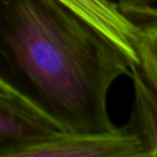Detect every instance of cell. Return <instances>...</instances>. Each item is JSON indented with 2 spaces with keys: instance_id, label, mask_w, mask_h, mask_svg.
<instances>
[{
  "instance_id": "1",
  "label": "cell",
  "mask_w": 157,
  "mask_h": 157,
  "mask_svg": "<svg viewBox=\"0 0 157 157\" xmlns=\"http://www.w3.org/2000/svg\"><path fill=\"white\" fill-rule=\"evenodd\" d=\"M132 66L60 0H0V78L63 131L116 128L108 96Z\"/></svg>"
},
{
  "instance_id": "2",
  "label": "cell",
  "mask_w": 157,
  "mask_h": 157,
  "mask_svg": "<svg viewBox=\"0 0 157 157\" xmlns=\"http://www.w3.org/2000/svg\"><path fill=\"white\" fill-rule=\"evenodd\" d=\"M14 157H144V146L125 125L105 131H60L22 147Z\"/></svg>"
},
{
  "instance_id": "6",
  "label": "cell",
  "mask_w": 157,
  "mask_h": 157,
  "mask_svg": "<svg viewBox=\"0 0 157 157\" xmlns=\"http://www.w3.org/2000/svg\"><path fill=\"white\" fill-rule=\"evenodd\" d=\"M140 31L138 55L140 68L150 82L157 88V23L139 26Z\"/></svg>"
},
{
  "instance_id": "5",
  "label": "cell",
  "mask_w": 157,
  "mask_h": 157,
  "mask_svg": "<svg viewBox=\"0 0 157 157\" xmlns=\"http://www.w3.org/2000/svg\"><path fill=\"white\" fill-rule=\"evenodd\" d=\"M133 102L127 126L140 138L144 157H157V88L150 82L139 65L130 71Z\"/></svg>"
},
{
  "instance_id": "4",
  "label": "cell",
  "mask_w": 157,
  "mask_h": 157,
  "mask_svg": "<svg viewBox=\"0 0 157 157\" xmlns=\"http://www.w3.org/2000/svg\"><path fill=\"white\" fill-rule=\"evenodd\" d=\"M113 42L133 63H139L140 27L124 15L112 0H60Z\"/></svg>"
},
{
  "instance_id": "3",
  "label": "cell",
  "mask_w": 157,
  "mask_h": 157,
  "mask_svg": "<svg viewBox=\"0 0 157 157\" xmlns=\"http://www.w3.org/2000/svg\"><path fill=\"white\" fill-rule=\"evenodd\" d=\"M63 131L21 93L0 78V157Z\"/></svg>"
}]
</instances>
